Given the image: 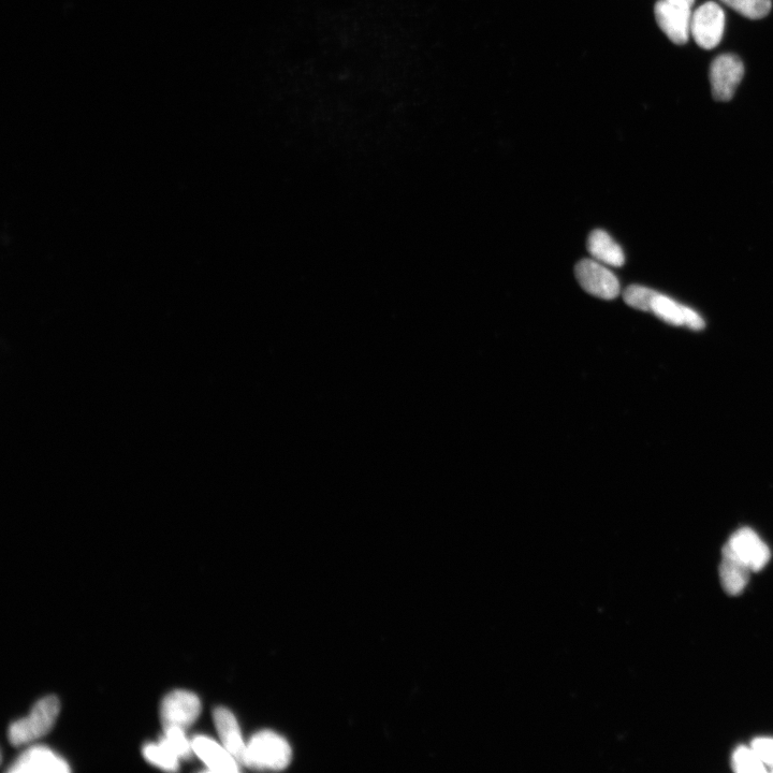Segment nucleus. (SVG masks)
<instances>
[{
  "label": "nucleus",
  "instance_id": "nucleus-11",
  "mask_svg": "<svg viewBox=\"0 0 773 773\" xmlns=\"http://www.w3.org/2000/svg\"><path fill=\"white\" fill-rule=\"evenodd\" d=\"M213 718L222 745L236 758L240 765L244 766L247 746L244 743L235 714L226 708L220 707L214 710Z\"/></svg>",
  "mask_w": 773,
  "mask_h": 773
},
{
  "label": "nucleus",
  "instance_id": "nucleus-15",
  "mask_svg": "<svg viewBox=\"0 0 773 773\" xmlns=\"http://www.w3.org/2000/svg\"><path fill=\"white\" fill-rule=\"evenodd\" d=\"M145 760L167 771L179 769L180 758L166 745L163 740L159 743H149L143 748Z\"/></svg>",
  "mask_w": 773,
  "mask_h": 773
},
{
  "label": "nucleus",
  "instance_id": "nucleus-7",
  "mask_svg": "<svg viewBox=\"0 0 773 773\" xmlns=\"http://www.w3.org/2000/svg\"><path fill=\"white\" fill-rule=\"evenodd\" d=\"M743 75H745V66H743L739 57L731 54L717 57L710 68L713 98L718 101L731 100Z\"/></svg>",
  "mask_w": 773,
  "mask_h": 773
},
{
  "label": "nucleus",
  "instance_id": "nucleus-4",
  "mask_svg": "<svg viewBox=\"0 0 773 773\" xmlns=\"http://www.w3.org/2000/svg\"><path fill=\"white\" fill-rule=\"evenodd\" d=\"M575 273L580 286L594 297L612 300L620 294L616 275L595 259L581 260Z\"/></svg>",
  "mask_w": 773,
  "mask_h": 773
},
{
  "label": "nucleus",
  "instance_id": "nucleus-17",
  "mask_svg": "<svg viewBox=\"0 0 773 773\" xmlns=\"http://www.w3.org/2000/svg\"><path fill=\"white\" fill-rule=\"evenodd\" d=\"M733 768L740 773L766 772V765L753 748H738L733 755Z\"/></svg>",
  "mask_w": 773,
  "mask_h": 773
},
{
  "label": "nucleus",
  "instance_id": "nucleus-10",
  "mask_svg": "<svg viewBox=\"0 0 773 773\" xmlns=\"http://www.w3.org/2000/svg\"><path fill=\"white\" fill-rule=\"evenodd\" d=\"M12 773L69 772L62 757L46 747H33L25 751L8 769Z\"/></svg>",
  "mask_w": 773,
  "mask_h": 773
},
{
  "label": "nucleus",
  "instance_id": "nucleus-1",
  "mask_svg": "<svg viewBox=\"0 0 773 773\" xmlns=\"http://www.w3.org/2000/svg\"><path fill=\"white\" fill-rule=\"evenodd\" d=\"M60 710V700L55 696L39 700L26 718L11 724L9 739L12 745L20 747L46 736L55 724Z\"/></svg>",
  "mask_w": 773,
  "mask_h": 773
},
{
  "label": "nucleus",
  "instance_id": "nucleus-5",
  "mask_svg": "<svg viewBox=\"0 0 773 773\" xmlns=\"http://www.w3.org/2000/svg\"><path fill=\"white\" fill-rule=\"evenodd\" d=\"M724 27L725 14L717 3L708 2L692 14L691 35L700 48L712 50L718 47Z\"/></svg>",
  "mask_w": 773,
  "mask_h": 773
},
{
  "label": "nucleus",
  "instance_id": "nucleus-2",
  "mask_svg": "<svg viewBox=\"0 0 773 773\" xmlns=\"http://www.w3.org/2000/svg\"><path fill=\"white\" fill-rule=\"evenodd\" d=\"M291 761L289 743L280 735L264 731L256 734L246 751V767L257 770H283Z\"/></svg>",
  "mask_w": 773,
  "mask_h": 773
},
{
  "label": "nucleus",
  "instance_id": "nucleus-12",
  "mask_svg": "<svg viewBox=\"0 0 773 773\" xmlns=\"http://www.w3.org/2000/svg\"><path fill=\"white\" fill-rule=\"evenodd\" d=\"M194 753L212 771L237 772L239 763L224 746L206 736H196L192 740Z\"/></svg>",
  "mask_w": 773,
  "mask_h": 773
},
{
  "label": "nucleus",
  "instance_id": "nucleus-13",
  "mask_svg": "<svg viewBox=\"0 0 773 773\" xmlns=\"http://www.w3.org/2000/svg\"><path fill=\"white\" fill-rule=\"evenodd\" d=\"M751 568L740 561L731 552L723 549V559L720 565L722 587L729 595H739L748 586Z\"/></svg>",
  "mask_w": 773,
  "mask_h": 773
},
{
  "label": "nucleus",
  "instance_id": "nucleus-8",
  "mask_svg": "<svg viewBox=\"0 0 773 773\" xmlns=\"http://www.w3.org/2000/svg\"><path fill=\"white\" fill-rule=\"evenodd\" d=\"M723 549L747 564L754 573L762 571L771 557L770 550L762 538L749 528L735 532Z\"/></svg>",
  "mask_w": 773,
  "mask_h": 773
},
{
  "label": "nucleus",
  "instance_id": "nucleus-9",
  "mask_svg": "<svg viewBox=\"0 0 773 773\" xmlns=\"http://www.w3.org/2000/svg\"><path fill=\"white\" fill-rule=\"evenodd\" d=\"M650 312L670 325L683 326L696 331L705 328L704 319L697 312L659 293L652 302Z\"/></svg>",
  "mask_w": 773,
  "mask_h": 773
},
{
  "label": "nucleus",
  "instance_id": "nucleus-20",
  "mask_svg": "<svg viewBox=\"0 0 773 773\" xmlns=\"http://www.w3.org/2000/svg\"><path fill=\"white\" fill-rule=\"evenodd\" d=\"M752 748L763 763L773 768V739L758 738L752 743Z\"/></svg>",
  "mask_w": 773,
  "mask_h": 773
},
{
  "label": "nucleus",
  "instance_id": "nucleus-21",
  "mask_svg": "<svg viewBox=\"0 0 773 773\" xmlns=\"http://www.w3.org/2000/svg\"><path fill=\"white\" fill-rule=\"evenodd\" d=\"M670 2L680 3L692 7L695 0H670Z\"/></svg>",
  "mask_w": 773,
  "mask_h": 773
},
{
  "label": "nucleus",
  "instance_id": "nucleus-19",
  "mask_svg": "<svg viewBox=\"0 0 773 773\" xmlns=\"http://www.w3.org/2000/svg\"><path fill=\"white\" fill-rule=\"evenodd\" d=\"M162 740L181 760H187L194 752L192 741H188L181 728L166 729Z\"/></svg>",
  "mask_w": 773,
  "mask_h": 773
},
{
  "label": "nucleus",
  "instance_id": "nucleus-14",
  "mask_svg": "<svg viewBox=\"0 0 773 773\" xmlns=\"http://www.w3.org/2000/svg\"><path fill=\"white\" fill-rule=\"evenodd\" d=\"M588 251L591 256L610 267H622L625 256L621 246L606 231L595 230L588 239Z\"/></svg>",
  "mask_w": 773,
  "mask_h": 773
},
{
  "label": "nucleus",
  "instance_id": "nucleus-3",
  "mask_svg": "<svg viewBox=\"0 0 773 773\" xmlns=\"http://www.w3.org/2000/svg\"><path fill=\"white\" fill-rule=\"evenodd\" d=\"M201 703L199 697L188 691H173L168 694L160 707V720L164 731L170 728H186L192 726L199 718Z\"/></svg>",
  "mask_w": 773,
  "mask_h": 773
},
{
  "label": "nucleus",
  "instance_id": "nucleus-16",
  "mask_svg": "<svg viewBox=\"0 0 773 773\" xmlns=\"http://www.w3.org/2000/svg\"><path fill=\"white\" fill-rule=\"evenodd\" d=\"M721 2L751 20L763 19L771 10V0H721Z\"/></svg>",
  "mask_w": 773,
  "mask_h": 773
},
{
  "label": "nucleus",
  "instance_id": "nucleus-18",
  "mask_svg": "<svg viewBox=\"0 0 773 773\" xmlns=\"http://www.w3.org/2000/svg\"><path fill=\"white\" fill-rule=\"evenodd\" d=\"M656 294H658V291L644 286L633 285L624 290L623 299L633 309L650 312Z\"/></svg>",
  "mask_w": 773,
  "mask_h": 773
},
{
  "label": "nucleus",
  "instance_id": "nucleus-6",
  "mask_svg": "<svg viewBox=\"0 0 773 773\" xmlns=\"http://www.w3.org/2000/svg\"><path fill=\"white\" fill-rule=\"evenodd\" d=\"M691 8L688 5L670 2V0H660L655 5L656 22L675 45L682 46L689 41L693 14Z\"/></svg>",
  "mask_w": 773,
  "mask_h": 773
}]
</instances>
